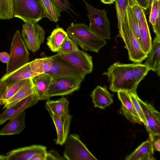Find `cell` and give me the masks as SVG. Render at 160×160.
Returning <instances> with one entry per match:
<instances>
[{
  "label": "cell",
  "mask_w": 160,
  "mask_h": 160,
  "mask_svg": "<svg viewBox=\"0 0 160 160\" xmlns=\"http://www.w3.org/2000/svg\"><path fill=\"white\" fill-rule=\"evenodd\" d=\"M134 63L123 64L117 62L111 65L103 75L108 77L109 89L113 92L123 91L137 93L138 84L132 73Z\"/></svg>",
  "instance_id": "1"
},
{
  "label": "cell",
  "mask_w": 160,
  "mask_h": 160,
  "mask_svg": "<svg viewBox=\"0 0 160 160\" xmlns=\"http://www.w3.org/2000/svg\"><path fill=\"white\" fill-rule=\"evenodd\" d=\"M66 31L68 36L86 51L98 53L107 43L105 39L93 33L83 23H72Z\"/></svg>",
  "instance_id": "2"
},
{
  "label": "cell",
  "mask_w": 160,
  "mask_h": 160,
  "mask_svg": "<svg viewBox=\"0 0 160 160\" xmlns=\"http://www.w3.org/2000/svg\"><path fill=\"white\" fill-rule=\"evenodd\" d=\"M119 33L128 50L129 59L135 63H141L148 56L143 51L140 43L135 34L127 12L125 22L118 23Z\"/></svg>",
  "instance_id": "3"
},
{
  "label": "cell",
  "mask_w": 160,
  "mask_h": 160,
  "mask_svg": "<svg viewBox=\"0 0 160 160\" xmlns=\"http://www.w3.org/2000/svg\"><path fill=\"white\" fill-rule=\"evenodd\" d=\"M13 17L24 23H37L43 18V11L38 0H12Z\"/></svg>",
  "instance_id": "4"
},
{
  "label": "cell",
  "mask_w": 160,
  "mask_h": 160,
  "mask_svg": "<svg viewBox=\"0 0 160 160\" xmlns=\"http://www.w3.org/2000/svg\"><path fill=\"white\" fill-rule=\"evenodd\" d=\"M10 51L9 59L7 65L6 74L14 72L29 62V53L19 30H17L13 35Z\"/></svg>",
  "instance_id": "5"
},
{
  "label": "cell",
  "mask_w": 160,
  "mask_h": 160,
  "mask_svg": "<svg viewBox=\"0 0 160 160\" xmlns=\"http://www.w3.org/2000/svg\"><path fill=\"white\" fill-rule=\"evenodd\" d=\"M86 4L89 19V30L98 37L104 39H110V23L105 9H97L83 0Z\"/></svg>",
  "instance_id": "6"
},
{
  "label": "cell",
  "mask_w": 160,
  "mask_h": 160,
  "mask_svg": "<svg viewBox=\"0 0 160 160\" xmlns=\"http://www.w3.org/2000/svg\"><path fill=\"white\" fill-rule=\"evenodd\" d=\"M84 78L71 75L58 76L52 77L47 96L49 99L55 96L72 94L78 90Z\"/></svg>",
  "instance_id": "7"
},
{
  "label": "cell",
  "mask_w": 160,
  "mask_h": 160,
  "mask_svg": "<svg viewBox=\"0 0 160 160\" xmlns=\"http://www.w3.org/2000/svg\"><path fill=\"white\" fill-rule=\"evenodd\" d=\"M64 144L65 148L63 156L66 160H98L77 134L68 136Z\"/></svg>",
  "instance_id": "8"
},
{
  "label": "cell",
  "mask_w": 160,
  "mask_h": 160,
  "mask_svg": "<svg viewBox=\"0 0 160 160\" xmlns=\"http://www.w3.org/2000/svg\"><path fill=\"white\" fill-rule=\"evenodd\" d=\"M22 36L27 49L33 52L40 48L44 42L45 32L37 23H24L22 26Z\"/></svg>",
  "instance_id": "9"
},
{
  "label": "cell",
  "mask_w": 160,
  "mask_h": 160,
  "mask_svg": "<svg viewBox=\"0 0 160 160\" xmlns=\"http://www.w3.org/2000/svg\"><path fill=\"white\" fill-rule=\"evenodd\" d=\"M137 99L145 117L146 122L144 126L149 138L153 141L155 138L160 137V112L152 104L142 101L138 96Z\"/></svg>",
  "instance_id": "10"
},
{
  "label": "cell",
  "mask_w": 160,
  "mask_h": 160,
  "mask_svg": "<svg viewBox=\"0 0 160 160\" xmlns=\"http://www.w3.org/2000/svg\"><path fill=\"white\" fill-rule=\"evenodd\" d=\"M53 64L50 70L46 73L52 77L58 76L71 75L85 78L87 74L57 54L52 56Z\"/></svg>",
  "instance_id": "11"
},
{
  "label": "cell",
  "mask_w": 160,
  "mask_h": 160,
  "mask_svg": "<svg viewBox=\"0 0 160 160\" xmlns=\"http://www.w3.org/2000/svg\"><path fill=\"white\" fill-rule=\"evenodd\" d=\"M39 101L38 96L35 93L29 95L11 107L6 108L0 114V125L8 120L18 115L29 108L36 104Z\"/></svg>",
  "instance_id": "12"
},
{
  "label": "cell",
  "mask_w": 160,
  "mask_h": 160,
  "mask_svg": "<svg viewBox=\"0 0 160 160\" xmlns=\"http://www.w3.org/2000/svg\"><path fill=\"white\" fill-rule=\"evenodd\" d=\"M47 148L40 145H34L12 150L2 155V160H31L35 156L46 153Z\"/></svg>",
  "instance_id": "13"
},
{
  "label": "cell",
  "mask_w": 160,
  "mask_h": 160,
  "mask_svg": "<svg viewBox=\"0 0 160 160\" xmlns=\"http://www.w3.org/2000/svg\"><path fill=\"white\" fill-rule=\"evenodd\" d=\"M59 57L81 69L87 74L91 73L93 68L92 57L84 51H77L67 54L57 53Z\"/></svg>",
  "instance_id": "14"
},
{
  "label": "cell",
  "mask_w": 160,
  "mask_h": 160,
  "mask_svg": "<svg viewBox=\"0 0 160 160\" xmlns=\"http://www.w3.org/2000/svg\"><path fill=\"white\" fill-rule=\"evenodd\" d=\"M118 98L121 103L119 112L124 116L131 122L142 123L131 100L129 93L126 91L117 92Z\"/></svg>",
  "instance_id": "15"
},
{
  "label": "cell",
  "mask_w": 160,
  "mask_h": 160,
  "mask_svg": "<svg viewBox=\"0 0 160 160\" xmlns=\"http://www.w3.org/2000/svg\"><path fill=\"white\" fill-rule=\"evenodd\" d=\"M153 141L149 138L133 152L126 156V160H155Z\"/></svg>",
  "instance_id": "16"
},
{
  "label": "cell",
  "mask_w": 160,
  "mask_h": 160,
  "mask_svg": "<svg viewBox=\"0 0 160 160\" xmlns=\"http://www.w3.org/2000/svg\"><path fill=\"white\" fill-rule=\"evenodd\" d=\"M48 112L55 125L57 133L55 140L57 144L62 145L68 135L71 119L62 120L59 116L46 108Z\"/></svg>",
  "instance_id": "17"
},
{
  "label": "cell",
  "mask_w": 160,
  "mask_h": 160,
  "mask_svg": "<svg viewBox=\"0 0 160 160\" xmlns=\"http://www.w3.org/2000/svg\"><path fill=\"white\" fill-rule=\"evenodd\" d=\"M160 39L156 37L144 64L148 67L150 70L156 72L158 76L160 74Z\"/></svg>",
  "instance_id": "18"
},
{
  "label": "cell",
  "mask_w": 160,
  "mask_h": 160,
  "mask_svg": "<svg viewBox=\"0 0 160 160\" xmlns=\"http://www.w3.org/2000/svg\"><path fill=\"white\" fill-rule=\"evenodd\" d=\"M69 104L67 99L62 97L56 100H47L45 106L46 108L49 109L62 120H65L72 118L69 113Z\"/></svg>",
  "instance_id": "19"
},
{
  "label": "cell",
  "mask_w": 160,
  "mask_h": 160,
  "mask_svg": "<svg viewBox=\"0 0 160 160\" xmlns=\"http://www.w3.org/2000/svg\"><path fill=\"white\" fill-rule=\"evenodd\" d=\"M90 96L95 108L104 109L113 102L112 95L105 86H98L92 92Z\"/></svg>",
  "instance_id": "20"
},
{
  "label": "cell",
  "mask_w": 160,
  "mask_h": 160,
  "mask_svg": "<svg viewBox=\"0 0 160 160\" xmlns=\"http://www.w3.org/2000/svg\"><path fill=\"white\" fill-rule=\"evenodd\" d=\"M32 79L35 93L38 96L39 101L49 99L47 93L52 77L47 73H43L37 75Z\"/></svg>",
  "instance_id": "21"
},
{
  "label": "cell",
  "mask_w": 160,
  "mask_h": 160,
  "mask_svg": "<svg viewBox=\"0 0 160 160\" xmlns=\"http://www.w3.org/2000/svg\"><path fill=\"white\" fill-rule=\"evenodd\" d=\"M25 111L10 119L8 123L0 131V135L18 134L25 128Z\"/></svg>",
  "instance_id": "22"
},
{
  "label": "cell",
  "mask_w": 160,
  "mask_h": 160,
  "mask_svg": "<svg viewBox=\"0 0 160 160\" xmlns=\"http://www.w3.org/2000/svg\"><path fill=\"white\" fill-rule=\"evenodd\" d=\"M34 92V87L32 78L27 79L24 84L18 92L5 102L3 108L11 107Z\"/></svg>",
  "instance_id": "23"
},
{
  "label": "cell",
  "mask_w": 160,
  "mask_h": 160,
  "mask_svg": "<svg viewBox=\"0 0 160 160\" xmlns=\"http://www.w3.org/2000/svg\"><path fill=\"white\" fill-rule=\"evenodd\" d=\"M40 3L43 18H46L51 21L57 22L62 11L60 6L54 0H40Z\"/></svg>",
  "instance_id": "24"
},
{
  "label": "cell",
  "mask_w": 160,
  "mask_h": 160,
  "mask_svg": "<svg viewBox=\"0 0 160 160\" xmlns=\"http://www.w3.org/2000/svg\"><path fill=\"white\" fill-rule=\"evenodd\" d=\"M138 22L141 42V46L144 52L148 55L151 49L152 42L145 12Z\"/></svg>",
  "instance_id": "25"
},
{
  "label": "cell",
  "mask_w": 160,
  "mask_h": 160,
  "mask_svg": "<svg viewBox=\"0 0 160 160\" xmlns=\"http://www.w3.org/2000/svg\"><path fill=\"white\" fill-rule=\"evenodd\" d=\"M68 36L66 32L61 28L54 29L47 38V45L53 52H58L66 38Z\"/></svg>",
  "instance_id": "26"
},
{
  "label": "cell",
  "mask_w": 160,
  "mask_h": 160,
  "mask_svg": "<svg viewBox=\"0 0 160 160\" xmlns=\"http://www.w3.org/2000/svg\"><path fill=\"white\" fill-rule=\"evenodd\" d=\"M33 71L38 75L46 73L51 69L53 64L52 56L37 58L29 62Z\"/></svg>",
  "instance_id": "27"
},
{
  "label": "cell",
  "mask_w": 160,
  "mask_h": 160,
  "mask_svg": "<svg viewBox=\"0 0 160 160\" xmlns=\"http://www.w3.org/2000/svg\"><path fill=\"white\" fill-rule=\"evenodd\" d=\"M13 18L12 0H0V19L9 20Z\"/></svg>",
  "instance_id": "28"
},
{
  "label": "cell",
  "mask_w": 160,
  "mask_h": 160,
  "mask_svg": "<svg viewBox=\"0 0 160 160\" xmlns=\"http://www.w3.org/2000/svg\"><path fill=\"white\" fill-rule=\"evenodd\" d=\"M26 80L19 81L7 86L5 91L0 100V105H4L8 100L13 96L22 87Z\"/></svg>",
  "instance_id": "29"
},
{
  "label": "cell",
  "mask_w": 160,
  "mask_h": 160,
  "mask_svg": "<svg viewBox=\"0 0 160 160\" xmlns=\"http://www.w3.org/2000/svg\"><path fill=\"white\" fill-rule=\"evenodd\" d=\"M149 71L148 67L144 64L141 63L133 64L132 73L138 84L147 75Z\"/></svg>",
  "instance_id": "30"
},
{
  "label": "cell",
  "mask_w": 160,
  "mask_h": 160,
  "mask_svg": "<svg viewBox=\"0 0 160 160\" xmlns=\"http://www.w3.org/2000/svg\"><path fill=\"white\" fill-rule=\"evenodd\" d=\"M118 23L125 22L128 0H115Z\"/></svg>",
  "instance_id": "31"
},
{
  "label": "cell",
  "mask_w": 160,
  "mask_h": 160,
  "mask_svg": "<svg viewBox=\"0 0 160 160\" xmlns=\"http://www.w3.org/2000/svg\"><path fill=\"white\" fill-rule=\"evenodd\" d=\"M78 49V44L68 36L67 37L62 43L58 53L67 54L76 52Z\"/></svg>",
  "instance_id": "32"
},
{
  "label": "cell",
  "mask_w": 160,
  "mask_h": 160,
  "mask_svg": "<svg viewBox=\"0 0 160 160\" xmlns=\"http://www.w3.org/2000/svg\"><path fill=\"white\" fill-rule=\"evenodd\" d=\"M127 12L133 30L141 45V42L138 22L128 4L127 7Z\"/></svg>",
  "instance_id": "33"
},
{
  "label": "cell",
  "mask_w": 160,
  "mask_h": 160,
  "mask_svg": "<svg viewBox=\"0 0 160 160\" xmlns=\"http://www.w3.org/2000/svg\"><path fill=\"white\" fill-rule=\"evenodd\" d=\"M131 100L133 105L135 108L140 117L142 122L145 125L146 124L145 117L142 109L137 99L138 95L137 93L128 92Z\"/></svg>",
  "instance_id": "34"
},
{
  "label": "cell",
  "mask_w": 160,
  "mask_h": 160,
  "mask_svg": "<svg viewBox=\"0 0 160 160\" xmlns=\"http://www.w3.org/2000/svg\"><path fill=\"white\" fill-rule=\"evenodd\" d=\"M158 0H157L154 2L150 8V12L149 17V22L152 26H153L155 24L158 17Z\"/></svg>",
  "instance_id": "35"
},
{
  "label": "cell",
  "mask_w": 160,
  "mask_h": 160,
  "mask_svg": "<svg viewBox=\"0 0 160 160\" xmlns=\"http://www.w3.org/2000/svg\"><path fill=\"white\" fill-rule=\"evenodd\" d=\"M158 15L155 23L154 25L152 26L154 32L155 33L156 37L160 39V0L158 1Z\"/></svg>",
  "instance_id": "36"
},
{
  "label": "cell",
  "mask_w": 160,
  "mask_h": 160,
  "mask_svg": "<svg viewBox=\"0 0 160 160\" xmlns=\"http://www.w3.org/2000/svg\"><path fill=\"white\" fill-rule=\"evenodd\" d=\"M128 4L130 7L139 5L145 10H147L149 7L148 0H128Z\"/></svg>",
  "instance_id": "37"
},
{
  "label": "cell",
  "mask_w": 160,
  "mask_h": 160,
  "mask_svg": "<svg viewBox=\"0 0 160 160\" xmlns=\"http://www.w3.org/2000/svg\"><path fill=\"white\" fill-rule=\"evenodd\" d=\"M61 7L62 11H66L68 12V10H69L72 13L77 15L75 12L71 8L70 6V4L68 0H54Z\"/></svg>",
  "instance_id": "38"
},
{
  "label": "cell",
  "mask_w": 160,
  "mask_h": 160,
  "mask_svg": "<svg viewBox=\"0 0 160 160\" xmlns=\"http://www.w3.org/2000/svg\"><path fill=\"white\" fill-rule=\"evenodd\" d=\"M66 160L61 156L57 152L54 150H51L47 152L46 160Z\"/></svg>",
  "instance_id": "39"
},
{
  "label": "cell",
  "mask_w": 160,
  "mask_h": 160,
  "mask_svg": "<svg viewBox=\"0 0 160 160\" xmlns=\"http://www.w3.org/2000/svg\"><path fill=\"white\" fill-rule=\"evenodd\" d=\"M130 7L137 20L139 21L145 12L144 9L139 5H135Z\"/></svg>",
  "instance_id": "40"
},
{
  "label": "cell",
  "mask_w": 160,
  "mask_h": 160,
  "mask_svg": "<svg viewBox=\"0 0 160 160\" xmlns=\"http://www.w3.org/2000/svg\"><path fill=\"white\" fill-rule=\"evenodd\" d=\"M9 54L6 52L0 53V60L4 63H8L9 59Z\"/></svg>",
  "instance_id": "41"
},
{
  "label": "cell",
  "mask_w": 160,
  "mask_h": 160,
  "mask_svg": "<svg viewBox=\"0 0 160 160\" xmlns=\"http://www.w3.org/2000/svg\"><path fill=\"white\" fill-rule=\"evenodd\" d=\"M156 137L153 140V145L154 149L159 152L160 151V139L159 137L158 138Z\"/></svg>",
  "instance_id": "42"
},
{
  "label": "cell",
  "mask_w": 160,
  "mask_h": 160,
  "mask_svg": "<svg viewBox=\"0 0 160 160\" xmlns=\"http://www.w3.org/2000/svg\"><path fill=\"white\" fill-rule=\"evenodd\" d=\"M7 88L6 85L0 79V100L3 95Z\"/></svg>",
  "instance_id": "43"
},
{
  "label": "cell",
  "mask_w": 160,
  "mask_h": 160,
  "mask_svg": "<svg viewBox=\"0 0 160 160\" xmlns=\"http://www.w3.org/2000/svg\"><path fill=\"white\" fill-rule=\"evenodd\" d=\"M47 154V153L38 155L33 158L31 160H46Z\"/></svg>",
  "instance_id": "44"
},
{
  "label": "cell",
  "mask_w": 160,
  "mask_h": 160,
  "mask_svg": "<svg viewBox=\"0 0 160 160\" xmlns=\"http://www.w3.org/2000/svg\"><path fill=\"white\" fill-rule=\"evenodd\" d=\"M101 2L105 4H111L113 3L115 0H100Z\"/></svg>",
  "instance_id": "45"
},
{
  "label": "cell",
  "mask_w": 160,
  "mask_h": 160,
  "mask_svg": "<svg viewBox=\"0 0 160 160\" xmlns=\"http://www.w3.org/2000/svg\"><path fill=\"white\" fill-rule=\"evenodd\" d=\"M157 0H149V6L150 7H151L152 4L155 1H157Z\"/></svg>",
  "instance_id": "46"
},
{
  "label": "cell",
  "mask_w": 160,
  "mask_h": 160,
  "mask_svg": "<svg viewBox=\"0 0 160 160\" xmlns=\"http://www.w3.org/2000/svg\"><path fill=\"white\" fill-rule=\"evenodd\" d=\"M0 160H2V157L1 155L0 156Z\"/></svg>",
  "instance_id": "47"
},
{
  "label": "cell",
  "mask_w": 160,
  "mask_h": 160,
  "mask_svg": "<svg viewBox=\"0 0 160 160\" xmlns=\"http://www.w3.org/2000/svg\"><path fill=\"white\" fill-rule=\"evenodd\" d=\"M38 0L40 2V0Z\"/></svg>",
  "instance_id": "48"
},
{
  "label": "cell",
  "mask_w": 160,
  "mask_h": 160,
  "mask_svg": "<svg viewBox=\"0 0 160 160\" xmlns=\"http://www.w3.org/2000/svg\"><path fill=\"white\" fill-rule=\"evenodd\" d=\"M149 1V0H148Z\"/></svg>",
  "instance_id": "49"
}]
</instances>
